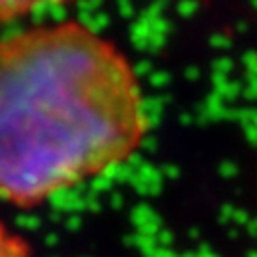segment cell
<instances>
[{"label":"cell","mask_w":257,"mask_h":257,"mask_svg":"<svg viewBox=\"0 0 257 257\" xmlns=\"http://www.w3.org/2000/svg\"><path fill=\"white\" fill-rule=\"evenodd\" d=\"M148 132L127 57L83 23L0 37V201L31 209L130 160Z\"/></svg>","instance_id":"1"},{"label":"cell","mask_w":257,"mask_h":257,"mask_svg":"<svg viewBox=\"0 0 257 257\" xmlns=\"http://www.w3.org/2000/svg\"><path fill=\"white\" fill-rule=\"evenodd\" d=\"M65 3H73V0H0V25L33 15L41 9L65 5Z\"/></svg>","instance_id":"2"},{"label":"cell","mask_w":257,"mask_h":257,"mask_svg":"<svg viewBox=\"0 0 257 257\" xmlns=\"http://www.w3.org/2000/svg\"><path fill=\"white\" fill-rule=\"evenodd\" d=\"M0 257H35L27 241L0 223Z\"/></svg>","instance_id":"3"}]
</instances>
